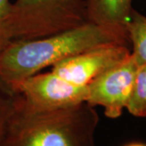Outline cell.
Instances as JSON below:
<instances>
[{
	"instance_id": "6da1fadb",
	"label": "cell",
	"mask_w": 146,
	"mask_h": 146,
	"mask_svg": "<svg viewBox=\"0 0 146 146\" xmlns=\"http://www.w3.org/2000/svg\"><path fill=\"white\" fill-rule=\"evenodd\" d=\"M130 43L127 30L89 22L45 37L14 40L0 53V83L10 91L13 84L65 58L105 45Z\"/></svg>"
},
{
	"instance_id": "7a4b0ae2",
	"label": "cell",
	"mask_w": 146,
	"mask_h": 146,
	"mask_svg": "<svg viewBox=\"0 0 146 146\" xmlns=\"http://www.w3.org/2000/svg\"><path fill=\"white\" fill-rule=\"evenodd\" d=\"M99 123L87 102L55 110H35L15 94L0 146H95Z\"/></svg>"
},
{
	"instance_id": "3957f363",
	"label": "cell",
	"mask_w": 146,
	"mask_h": 146,
	"mask_svg": "<svg viewBox=\"0 0 146 146\" xmlns=\"http://www.w3.org/2000/svg\"><path fill=\"white\" fill-rule=\"evenodd\" d=\"M88 23L84 0H16L11 25L15 40L50 36Z\"/></svg>"
},
{
	"instance_id": "277c9868",
	"label": "cell",
	"mask_w": 146,
	"mask_h": 146,
	"mask_svg": "<svg viewBox=\"0 0 146 146\" xmlns=\"http://www.w3.org/2000/svg\"><path fill=\"white\" fill-rule=\"evenodd\" d=\"M13 94L23 98L35 110H55L86 102L88 87L77 85L59 77L52 72L36 73L13 84Z\"/></svg>"
},
{
	"instance_id": "5b68a950",
	"label": "cell",
	"mask_w": 146,
	"mask_h": 146,
	"mask_svg": "<svg viewBox=\"0 0 146 146\" xmlns=\"http://www.w3.org/2000/svg\"><path fill=\"white\" fill-rule=\"evenodd\" d=\"M138 68L131 54L124 62L87 85L86 102L92 106L103 107L105 115L110 119L119 118L127 105Z\"/></svg>"
},
{
	"instance_id": "8992f818",
	"label": "cell",
	"mask_w": 146,
	"mask_h": 146,
	"mask_svg": "<svg viewBox=\"0 0 146 146\" xmlns=\"http://www.w3.org/2000/svg\"><path fill=\"white\" fill-rule=\"evenodd\" d=\"M125 45H105L65 58L52 66L51 72L71 83L86 86L130 57Z\"/></svg>"
},
{
	"instance_id": "52a82bcc",
	"label": "cell",
	"mask_w": 146,
	"mask_h": 146,
	"mask_svg": "<svg viewBox=\"0 0 146 146\" xmlns=\"http://www.w3.org/2000/svg\"><path fill=\"white\" fill-rule=\"evenodd\" d=\"M89 23L127 30L133 0H84Z\"/></svg>"
},
{
	"instance_id": "ba28073f",
	"label": "cell",
	"mask_w": 146,
	"mask_h": 146,
	"mask_svg": "<svg viewBox=\"0 0 146 146\" xmlns=\"http://www.w3.org/2000/svg\"><path fill=\"white\" fill-rule=\"evenodd\" d=\"M126 29L132 45L131 55L140 67L146 63V16L133 9Z\"/></svg>"
},
{
	"instance_id": "9c48e42d",
	"label": "cell",
	"mask_w": 146,
	"mask_h": 146,
	"mask_svg": "<svg viewBox=\"0 0 146 146\" xmlns=\"http://www.w3.org/2000/svg\"><path fill=\"white\" fill-rule=\"evenodd\" d=\"M126 109L136 117L146 118V63L137 69Z\"/></svg>"
},
{
	"instance_id": "30bf717a",
	"label": "cell",
	"mask_w": 146,
	"mask_h": 146,
	"mask_svg": "<svg viewBox=\"0 0 146 146\" xmlns=\"http://www.w3.org/2000/svg\"><path fill=\"white\" fill-rule=\"evenodd\" d=\"M11 9L12 3L10 0H0V53L14 41Z\"/></svg>"
},
{
	"instance_id": "8fae6325",
	"label": "cell",
	"mask_w": 146,
	"mask_h": 146,
	"mask_svg": "<svg viewBox=\"0 0 146 146\" xmlns=\"http://www.w3.org/2000/svg\"><path fill=\"white\" fill-rule=\"evenodd\" d=\"M14 95L0 83V140L12 108Z\"/></svg>"
},
{
	"instance_id": "7c38bea8",
	"label": "cell",
	"mask_w": 146,
	"mask_h": 146,
	"mask_svg": "<svg viewBox=\"0 0 146 146\" xmlns=\"http://www.w3.org/2000/svg\"><path fill=\"white\" fill-rule=\"evenodd\" d=\"M124 146H146V144L142 142H131L129 144H127Z\"/></svg>"
}]
</instances>
